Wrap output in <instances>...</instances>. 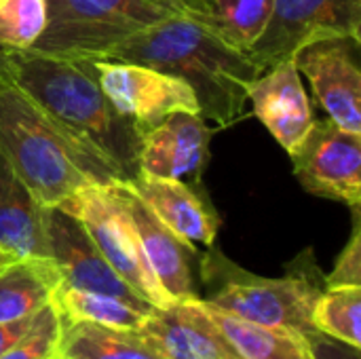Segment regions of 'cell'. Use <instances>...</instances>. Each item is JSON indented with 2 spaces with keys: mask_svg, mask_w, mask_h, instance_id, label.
I'll use <instances>...</instances> for the list:
<instances>
[{
  "mask_svg": "<svg viewBox=\"0 0 361 359\" xmlns=\"http://www.w3.org/2000/svg\"><path fill=\"white\" fill-rule=\"evenodd\" d=\"M0 74L87 152L125 180L137 174L142 135L114 110L87 59L4 51Z\"/></svg>",
  "mask_w": 361,
  "mask_h": 359,
  "instance_id": "1",
  "label": "cell"
},
{
  "mask_svg": "<svg viewBox=\"0 0 361 359\" xmlns=\"http://www.w3.org/2000/svg\"><path fill=\"white\" fill-rule=\"evenodd\" d=\"M106 59L144 63L184 80L197 97L199 114L218 129L247 116V87L262 74L245 51L228 47L184 15L123 40Z\"/></svg>",
  "mask_w": 361,
  "mask_h": 359,
  "instance_id": "2",
  "label": "cell"
},
{
  "mask_svg": "<svg viewBox=\"0 0 361 359\" xmlns=\"http://www.w3.org/2000/svg\"><path fill=\"white\" fill-rule=\"evenodd\" d=\"M0 152L44 207H59L93 184L125 182L112 165L78 146L2 74Z\"/></svg>",
  "mask_w": 361,
  "mask_h": 359,
  "instance_id": "3",
  "label": "cell"
},
{
  "mask_svg": "<svg viewBox=\"0 0 361 359\" xmlns=\"http://www.w3.org/2000/svg\"><path fill=\"white\" fill-rule=\"evenodd\" d=\"M201 273L205 284H214V292L203 298L207 305L239 320L288 328L302 336L315 330L311 315L326 284L313 254L309 256L307 252L292 262L286 277L267 279L239 269L212 245L203 258Z\"/></svg>",
  "mask_w": 361,
  "mask_h": 359,
  "instance_id": "4",
  "label": "cell"
},
{
  "mask_svg": "<svg viewBox=\"0 0 361 359\" xmlns=\"http://www.w3.org/2000/svg\"><path fill=\"white\" fill-rule=\"evenodd\" d=\"M182 15L178 0H47V28L30 51L106 59L123 40Z\"/></svg>",
  "mask_w": 361,
  "mask_h": 359,
  "instance_id": "5",
  "label": "cell"
},
{
  "mask_svg": "<svg viewBox=\"0 0 361 359\" xmlns=\"http://www.w3.org/2000/svg\"><path fill=\"white\" fill-rule=\"evenodd\" d=\"M59 209L68 212L82 224L106 262L127 286L133 288L135 294L154 309H167L173 305L146 260L140 233L118 184H93L63 201Z\"/></svg>",
  "mask_w": 361,
  "mask_h": 359,
  "instance_id": "6",
  "label": "cell"
},
{
  "mask_svg": "<svg viewBox=\"0 0 361 359\" xmlns=\"http://www.w3.org/2000/svg\"><path fill=\"white\" fill-rule=\"evenodd\" d=\"M326 38L361 42V0H275L262 36L245 53L267 72Z\"/></svg>",
  "mask_w": 361,
  "mask_h": 359,
  "instance_id": "7",
  "label": "cell"
},
{
  "mask_svg": "<svg viewBox=\"0 0 361 359\" xmlns=\"http://www.w3.org/2000/svg\"><path fill=\"white\" fill-rule=\"evenodd\" d=\"M87 61L114 110L125 116L140 135L173 112H199L192 89L171 74L131 61Z\"/></svg>",
  "mask_w": 361,
  "mask_h": 359,
  "instance_id": "8",
  "label": "cell"
},
{
  "mask_svg": "<svg viewBox=\"0 0 361 359\" xmlns=\"http://www.w3.org/2000/svg\"><path fill=\"white\" fill-rule=\"evenodd\" d=\"M290 159L307 193L360 209L361 135L341 129L330 118L315 121Z\"/></svg>",
  "mask_w": 361,
  "mask_h": 359,
  "instance_id": "9",
  "label": "cell"
},
{
  "mask_svg": "<svg viewBox=\"0 0 361 359\" xmlns=\"http://www.w3.org/2000/svg\"><path fill=\"white\" fill-rule=\"evenodd\" d=\"M313 87L328 118L345 131L361 135L360 40L326 38L311 42L292 57Z\"/></svg>",
  "mask_w": 361,
  "mask_h": 359,
  "instance_id": "10",
  "label": "cell"
},
{
  "mask_svg": "<svg viewBox=\"0 0 361 359\" xmlns=\"http://www.w3.org/2000/svg\"><path fill=\"white\" fill-rule=\"evenodd\" d=\"M47 239H49V256L55 262L61 284L70 288L104 292L116 296L137 309L154 311L150 303H146L140 294L127 286L114 269L99 254L82 224L59 207L47 209Z\"/></svg>",
  "mask_w": 361,
  "mask_h": 359,
  "instance_id": "11",
  "label": "cell"
},
{
  "mask_svg": "<svg viewBox=\"0 0 361 359\" xmlns=\"http://www.w3.org/2000/svg\"><path fill=\"white\" fill-rule=\"evenodd\" d=\"M212 129L199 112H173L142 135L137 171L201 186Z\"/></svg>",
  "mask_w": 361,
  "mask_h": 359,
  "instance_id": "12",
  "label": "cell"
},
{
  "mask_svg": "<svg viewBox=\"0 0 361 359\" xmlns=\"http://www.w3.org/2000/svg\"><path fill=\"white\" fill-rule=\"evenodd\" d=\"M125 186L163 226H167L190 248H212L216 243L220 216L216 214L201 186H190L180 180L154 178L140 171L125 180Z\"/></svg>",
  "mask_w": 361,
  "mask_h": 359,
  "instance_id": "13",
  "label": "cell"
},
{
  "mask_svg": "<svg viewBox=\"0 0 361 359\" xmlns=\"http://www.w3.org/2000/svg\"><path fill=\"white\" fill-rule=\"evenodd\" d=\"M137 332L163 359H241L201 298L157 309Z\"/></svg>",
  "mask_w": 361,
  "mask_h": 359,
  "instance_id": "14",
  "label": "cell"
},
{
  "mask_svg": "<svg viewBox=\"0 0 361 359\" xmlns=\"http://www.w3.org/2000/svg\"><path fill=\"white\" fill-rule=\"evenodd\" d=\"M247 102L252 104L254 116L260 118L288 154L302 142L315 123L294 59H283L254 78L247 87Z\"/></svg>",
  "mask_w": 361,
  "mask_h": 359,
  "instance_id": "15",
  "label": "cell"
},
{
  "mask_svg": "<svg viewBox=\"0 0 361 359\" xmlns=\"http://www.w3.org/2000/svg\"><path fill=\"white\" fill-rule=\"evenodd\" d=\"M127 207L131 212V218L135 222V229L140 233V241L146 254V260L165 290V294L171 298V303L199 298L190 273V258L195 256V248L178 239L167 226H163L148 207L125 186V182L118 184Z\"/></svg>",
  "mask_w": 361,
  "mask_h": 359,
  "instance_id": "16",
  "label": "cell"
},
{
  "mask_svg": "<svg viewBox=\"0 0 361 359\" xmlns=\"http://www.w3.org/2000/svg\"><path fill=\"white\" fill-rule=\"evenodd\" d=\"M47 209L0 152V250L13 258H51Z\"/></svg>",
  "mask_w": 361,
  "mask_h": 359,
  "instance_id": "17",
  "label": "cell"
},
{
  "mask_svg": "<svg viewBox=\"0 0 361 359\" xmlns=\"http://www.w3.org/2000/svg\"><path fill=\"white\" fill-rule=\"evenodd\" d=\"M184 17L233 49L247 51L264 32L275 0H178Z\"/></svg>",
  "mask_w": 361,
  "mask_h": 359,
  "instance_id": "18",
  "label": "cell"
},
{
  "mask_svg": "<svg viewBox=\"0 0 361 359\" xmlns=\"http://www.w3.org/2000/svg\"><path fill=\"white\" fill-rule=\"evenodd\" d=\"M61 275L51 258H19L0 269V324L38 313L53 303Z\"/></svg>",
  "mask_w": 361,
  "mask_h": 359,
  "instance_id": "19",
  "label": "cell"
},
{
  "mask_svg": "<svg viewBox=\"0 0 361 359\" xmlns=\"http://www.w3.org/2000/svg\"><path fill=\"white\" fill-rule=\"evenodd\" d=\"M205 307L241 359H315L307 339L294 330L252 324L207 303Z\"/></svg>",
  "mask_w": 361,
  "mask_h": 359,
  "instance_id": "20",
  "label": "cell"
},
{
  "mask_svg": "<svg viewBox=\"0 0 361 359\" xmlns=\"http://www.w3.org/2000/svg\"><path fill=\"white\" fill-rule=\"evenodd\" d=\"M59 353L82 359H163L137 332L76 322L61 330Z\"/></svg>",
  "mask_w": 361,
  "mask_h": 359,
  "instance_id": "21",
  "label": "cell"
},
{
  "mask_svg": "<svg viewBox=\"0 0 361 359\" xmlns=\"http://www.w3.org/2000/svg\"><path fill=\"white\" fill-rule=\"evenodd\" d=\"M53 305L61 317V324H97L106 328H118V330H137L148 315L154 311L137 309L116 296L104 294V292H91L80 288H70L59 284L53 294Z\"/></svg>",
  "mask_w": 361,
  "mask_h": 359,
  "instance_id": "22",
  "label": "cell"
},
{
  "mask_svg": "<svg viewBox=\"0 0 361 359\" xmlns=\"http://www.w3.org/2000/svg\"><path fill=\"white\" fill-rule=\"evenodd\" d=\"M361 288L345 286V288H324L313 307V328L347 343L355 349H361Z\"/></svg>",
  "mask_w": 361,
  "mask_h": 359,
  "instance_id": "23",
  "label": "cell"
},
{
  "mask_svg": "<svg viewBox=\"0 0 361 359\" xmlns=\"http://www.w3.org/2000/svg\"><path fill=\"white\" fill-rule=\"evenodd\" d=\"M47 28V0H0V49L30 51Z\"/></svg>",
  "mask_w": 361,
  "mask_h": 359,
  "instance_id": "24",
  "label": "cell"
},
{
  "mask_svg": "<svg viewBox=\"0 0 361 359\" xmlns=\"http://www.w3.org/2000/svg\"><path fill=\"white\" fill-rule=\"evenodd\" d=\"M61 317L53 303L36 313L32 328L6 351L0 359H47L59 351L61 343Z\"/></svg>",
  "mask_w": 361,
  "mask_h": 359,
  "instance_id": "25",
  "label": "cell"
},
{
  "mask_svg": "<svg viewBox=\"0 0 361 359\" xmlns=\"http://www.w3.org/2000/svg\"><path fill=\"white\" fill-rule=\"evenodd\" d=\"M326 288H345V286H360L361 288V231L360 209H353V233L341 252L334 269L330 275L324 277Z\"/></svg>",
  "mask_w": 361,
  "mask_h": 359,
  "instance_id": "26",
  "label": "cell"
},
{
  "mask_svg": "<svg viewBox=\"0 0 361 359\" xmlns=\"http://www.w3.org/2000/svg\"><path fill=\"white\" fill-rule=\"evenodd\" d=\"M307 343H309V349L313 353L315 359H361L360 351L347 343H341L319 330H313L309 332L307 336Z\"/></svg>",
  "mask_w": 361,
  "mask_h": 359,
  "instance_id": "27",
  "label": "cell"
},
{
  "mask_svg": "<svg viewBox=\"0 0 361 359\" xmlns=\"http://www.w3.org/2000/svg\"><path fill=\"white\" fill-rule=\"evenodd\" d=\"M36 320V313L30 315V317H23V320H17V322H6V324H0V355L6 353L34 324Z\"/></svg>",
  "mask_w": 361,
  "mask_h": 359,
  "instance_id": "28",
  "label": "cell"
},
{
  "mask_svg": "<svg viewBox=\"0 0 361 359\" xmlns=\"http://www.w3.org/2000/svg\"><path fill=\"white\" fill-rule=\"evenodd\" d=\"M13 260H17V258H13V256H8L6 252H2V250H0V269H2V267H6V264H8V262H13Z\"/></svg>",
  "mask_w": 361,
  "mask_h": 359,
  "instance_id": "29",
  "label": "cell"
},
{
  "mask_svg": "<svg viewBox=\"0 0 361 359\" xmlns=\"http://www.w3.org/2000/svg\"><path fill=\"white\" fill-rule=\"evenodd\" d=\"M61 359H82V358H76V355H63V353H61Z\"/></svg>",
  "mask_w": 361,
  "mask_h": 359,
  "instance_id": "30",
  "label": "cell"
},
{
  "mask_svg": "<svg viewBox=\"0 0 361 359\" xmlns=\"http://www.w3.org/2000/svg\"><path fill=\"white\" fill-rule=\"evenodd\" d=\"M47 359H61V353H59V351H57V353H55V355H51V358H47Z\"/></svg>",
  "mask_w": 361,
  "mask_h": 359,
  "instance_id": "31",
  "label": "cell"
},
{
  "mask_svg": "<svg viewBox=\"0 0 361 359\" xmlns=\"http://www.w3.org/2000/svg\"><path fill=\"white\" fill-rule=\"evenodd\" d=\"M2 55H4V51L0 49V68H2Z\"/></svg>",
  "mask_w": 361,
  "mask_h": 359,
  "instance_id": "32",
  "label": "cell"
}]
</instances>
